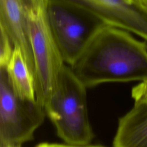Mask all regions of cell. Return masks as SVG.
<instances>
[{
    "label": "cell",
    "instance_id": "52a82bcc",
    "mask_svg": "<svg viewBox=\"0 0 147 147\" xmlns=\"http://www.w3.org/2000/svg\"><path fill=\"white\" fill-rule=\"evenodd\" d=\"M0 26L7 33L14 46L21 49L34 78V57L27 32L22 0H0Z\"/></svg>",
    "mask_w": 147,
    "mask_h": 147
},
{
    "label": "cell",
    "instance_id": "8992f818",
    "mask_svg": "<svg viewBox=\"0 0 147 147\" xmlns=\"http://www.w3.org/2000/svg\"><path fill=\"white\" fill-rule=\"evenodd\" d=\"M95 11L110 25L132 32L147 42V13L125 0H72Z\"/></svg>",
    "mask_w": 147,
    "mask_h": 147
},
{
    "label": "cell",
    "instance_id": "7a4b0ae2",
    "mask_svg": "<svg viewBox=\"0 0 147 147\" xmlns=\"http://www.w3.org/2000/svg\"><path fill=\"white\" fill-rule=\"evenodd\" d=\"M86 88L71 67L64 64L44 105L57 136L64 143L87 145L94 137L88 118Z\"/></svg>",
    "mask_w": 147,
    "mask_h": 147
},
{
    "label": "cell",
    "instance_id": "7c38bea8",
    "mask_svg": "<svg viewBox=\"0 0 147 147\" xmlns=\"http://www.w3.org/2000/svg\"><path fill=\"white\" fill-rule=\"evenodd\" d=\"M35 147H105L99 145H72L66 143L58 144V143H49L42 142L38 144Z\"/></svg>",
    "mask_w": 147,
    "mask_h": 147
},
{
    "label": "cell",
    "instance_id": "3957f363",
    "mask_svg": "<svg viewBox=\"0 0 147 147\" xmlns=\"http://www.w3.org/2000/svg\"><path fill=\"white\" fill-rule=\"evenodd\" d=\"M34 61L36 100L43 106L65 64L56 43L47 13L48 0H22Z\"/></svg>",
    "mask_w": 147,
    "mask_h": 147
},
{
    "label": "cell",
    "instance_id": "5bb4252c",
    "mask_svg": "<svg viewBox=\"0 0 147 147\" xmlns=\"http://www.w3.org/2000/svg\"><path fill=\"white\" fill-rule=\"evenodd\" d=\"M125 1H126L127 3H133V2H132V1L131 0H125Z\"/></svg>",
    "mask_w": 147,
    "mask_h": 147
},
{
    "label": "cell",
    "instance_id": "ba28073f",
    "mask_svg": "<svg viewBox=\"0 0 147 147\" xmlns=\"http://www.w3.org/2000/svg\"><path fill=\"white\" fill-rule=\"evenodd\" d=\"M113 147H147V100L134 102L119 118Z\"/></svg>",
    "mask_w": 147,
    "mask_h": 147
},
{
    "label": "cell",
    "instance_id": "5b68a950",
    "mask_svg": "<svg viewBox=\"0 0 147 147\" xmlns=\"http://www.w3.org/2000/svg\"><path fill=\"white\" fill-rule=\"evenodd\" d=\"M44 107L14 91L5 68L0 67V147L21 146L44 122Z\"/></svg>",
    "mask_w": 147,
    "mask_h": 147
},
{
    "label": "cell",
    "instance_id": "30bf717a",
    "mask_svg": "<svg viewBox=\"0 0 147 147\" xmlns=\"http://www.w3.org/2000/svg\"><path fill=\"white\" fill-rule=\"evenodd\" d=\"M0 67L5 68L12 55L14 45L5 29L0 26Z\"/></svg>",
    "mask_w": 147,
    "mask_h": 147
},
{
    "label": "cell",
    "instance_id": "277c9868",
    "mask_svg": "<svg viewBox=\"0 0 147 147\" xmlns=\"http://www.w3.org/2000/svg\"><path fill=\"white\" fill-rule=\"evenodd\" d=\"M47 13L56 43L64 63L69 66L96 32L110 25L95 11L72 0H48Z\"/></svg>",
    "mask_w": 147,
    "mask_h": 147
},
{
    "label": "cell",
    "instance_id": "6da1fadb",
    "mask_svg": "<svg viewBox=\"0 0 147 147\" xmlns=\"http://www.w3.org/2000/svg\"><path fill=\"white\" fill-rule=\"evenodd\" d=\"M69 67L87 88L108 82H142L147 80V42L126 30L106 25Z\"/></svg>",
    "mask_w": 147,
    "mask_h": 147
},
{
    "label": "cell",
    "instance_id": "9a60e30c",
    "mask_svg": "<svg viewBox=\"0 0 147 147\" xmlns=\"http://www.w3.org/2000/svg\"><path fill=\"white\" fill-rule=\"evenodd\" d=\"M14 147H21V146H14Z\"/></svg>",
    "mask_w": 147,
    "mask_h": 147
},
{
    "label": "cell",
    "instance_id": "4fadbf2b",
    "mask_svg": "<svg viewBox=\"0 0 147 147\" xmlns=\"http://www.w3.org/2000/svg\"><path fill=\"white\" fill-rule=\"evenodd\" d=\"M133 3L147 13V0H131Z\"/></svg>",
    "mask_w": 147,
    "mask_h": 147
},
{
    "label": "cell",
    "instance_id": "8fae6325",
    "mask_svg": "<svg viewBox=\"0 0 147 147\" xmlns=\"http://www.w3.org/2000/svg\"><path fill=\"white\" fill-rule=\"evenodd\" d=\"M131 96L134 102L147 100V80L142 81L132 88Z\"/></svg>",
    "mask_w": 147,
    "mask_h": 147
},
{
    "label": "cell",
    "instance_id": "9c48e42d",
    "mask_svg": "<svg viewBox=\"0 0 147 147\" xmlns=\"http://www.w3.org/2000/svg\"><path fill=\"white\" fill-rule=\"evenodd\" d=\"M5 69L15 93L23 99H36L34 78L18 47H14L12 55Z\"/></svg>",
    "mask_w": 147,
    "mask_h": 147
}]
</instances>
